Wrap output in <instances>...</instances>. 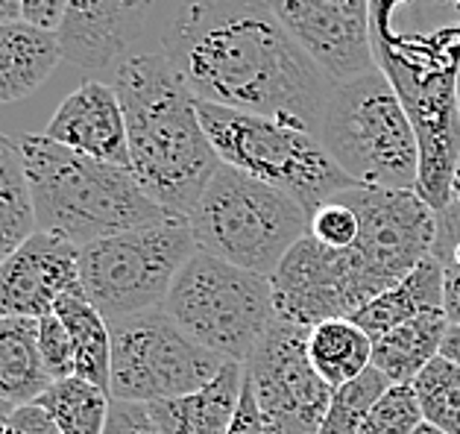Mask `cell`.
Wrapping results in <instances>:
<instances>
[{"label":"cell","instance_id":"4fadbf2b","mask_svg":"<svg viewBox=\"0 0 460 434\" xmlns=\"http://www.w3.org/2000/svg\"><path fill=\"white\" fill-rule=\"evenodd\" d=\"M279 317L314 329L325 320L352 317L369 299L346 250H329L305 235L270 276Z\"/></svg>","mask_w":460,"mask_h":434},{"label":"cell","instance_id":"ab89813d","mask_svg":"<svg viewBox=\"0 0 460 434\" xmlns=\"http://www.w3.org/2000/svg\"><path fill=\"white\" fill-rule=\"evenodd\" d=\"M413 434H446L443 429H437V426H431V422H422V426L413 431Z\"/></svg>","mask_w":460,"mask_h":434},{"label":"cell","instance_id":"f35d334b","mask_svg":"<svg viewBox=\"0 0 460 434\" xmlns=\"http://www.w3.org/2000/svg\"><path fill=\"white\" fill-rule=\"evenodd\" d=\"M452 203H460V159H457V168L452 176Z\"/></svg>","mask_w":460,"mask_h":434},{"label":"cell","instance_id":"f1b7e54d","mask_svg":"<svg viewBox=\"0 0 460 434\" xmlns=\"http://www.w3.org/2000/svg\"><path fill=\"white\" fill-rule=\"evenodd\" d=\"M358 232H361V224H358L355 208L341 194L325 199L308 215V235L329 250H349L358 241Z\"/></svg>","mask_w":460,"mask_h":434},{"label":"cell","instance_id":"ffe728a7","mask_svg":"<svg viewBox=\"0 0 460 434\" xmlns=\"http://www.w3.org/2000/svg\"><path fill=\"white\" fill-rule=\"evenodd\" d=\"M443 291H446V273L443 264L429 255L417 270H411L405 279L396 282L390 291L378 294L376 299L355 311L349 320H355L358 326L373 341L381 335H387L390 329L402 326L420 314H429V311H443Z\"/></svg>","mask_w":460,"mask_h":434},{"label":"cell","instance_id":"9a60e30c","mask_svg":"<svg viewBox=\"0 0 460 434\" xmlns=\"http://www.w3.org/2000/svg\"><path fill=\"white\" fill-rule=\"evenodd\" d=\"M76 244L36 229L0 264V314L41 320L62 297L83 291Z\"/></svg>","mask_w":460,"mask_h":434},{"label":"cell","instance_id":"f546056e","mask_svg":"<svg viewBox=\"0 0 460 434\" xmlns=\"http://www.w3.org/2000/svg\"><path fill=\"white\" fill-rule=\"evenodd\" d=\"M30 185H27V164L21 144L0 132V215L30 208Z\"/></svg>","mask_w":460,"mask_h":434},{"label":"cell","instance_id":"d6a6232c","mask_svg":"<svg viewBox=\"0 0 460 434\" xmlns=\"http://www.w3.org/2000/svg\"><path fill=\"white\" fill-rule=\"evenodd\" d=\"M6 434H62L53 417L39 403L21 405L6 417Z\"/></svg>","mask_w":460,"mask_h":434},{"label":"cell","instance_id":"2e32d148","mask_svg":"<svg viewBox=\"0 0 460 434\" xmlns=\"http://www.w3.org/2000/svg\"><path fill=\"white\" fill-rule=\"evenodd\" d=\"M153 0H68L59 27L62 57L76 68L103 71L141 39Z\"/></svg>","mask_w":460,"mask_h":434},{"label":"cell","instance_id":"1f68e13d","mask_svg":"<svg viewBox=\"0 0 460 434\" xmlns=\"http://www.w3.org/2000/svg\"><path fill=\"white\" fill-rule=\"evenodd\" d=\"M103 434H162V431L155 429L147 405L111 399V411H109Z\"/></svg>","mask_w":460,"mask_h":434},{"label":"cell","instance_id":"5b68a950","mask_svg":"<svg viewBox=\"0 0 460 434\" xmlns=\"http://www.w3.org/2000/svg\"><path fill=\"white\" fill-rule=\"evenodd\" d=\"M317 138L358 188L417 191V127L399 92L378 68L332 85Z\"/></svg>","mask_w":460,"mask_h":434},{"label":"cell","instance_id":"8992f818","mask_svg":"<svg viewBox=\"0 0 460 434\" xmlns=\"http://www.w3.org/2000/svg\"><path fill=\"white\" fill-rule=\"evenodd\" d=\"M188 226L197 250L270 279L285 255L308 235V211L279 188L220 164Z\"/></svg>","mask_w":460,"mask_h":434},{"label":"cell","instance_id":"4316f807","mask_svg":"<svg viewBox=\"0 0 460 434\" xmlns=\"http://www.w3.org/2000/svg\"><path fill=\"white\" fill-rule=\"evenodd\" d=\"M390 387V382L376 367L352 378L349 385L338 387L332 394V405L325 411V420L317 434H361V426L369 408L378 403V396Z\"/></svg>","mask_w":460,"mask_h":434},{"label":"cell","instance_id":"836d02e7","mask_svg":"<svg viewBox=\"0 0 460 434\" xmlns=\"http://www.w3.org/2000/svg\"><path fill=\"white\" fill-rule=\"evenodd\" d=\"M65 6H68V0H21V13H24L27 24L50 32H59Z\"/></svg>","mask_w":460,"mask_h":434},{"label":"cell","instance_id":"d6986e66","mask_svg":"<svg viewBox=\"0 0 460 434\" xmlns=\"http://www.w3.org/2000/svg\"><path fill=\"white\" fill-rule=\"evenodd\" d=\"M59 59L65 57L56 32L39 30L27 21L0 24V103L30 97L48 83Z\"/></svg>","mask_w":460,"mask_h":434},{"label":"cell","instance_id":"603a6c76","mask_svg":"<svg viewBox=\"0 0 460 434\" xmlns=\"http://www.w3.org/2000/svg\"><path fill=\"white\" fill-rule=\"evenodd\" d=\"M376 341L355 320H325L308 332V359L323 382L338 391L373 367Z\"/></svg>","mask_w":460,"mask_h":434},{"label":"cell","instance_id":"d590c367","mask_svg":"<svg viewBox=\"0 0 460 434\" xmlns=\"http://www.w3.org/2000/svg\"><path fill=\"white\" fill-rule=\"evenodd\" d=\"M446 291H443V311L452 326H460V267H443Z\"/></svg>","mask_w":460,"mask_h":434},{"label":"cell","instance_id":"cb8c5ba5","mask_svg":"<svg viewBox=\"0 0 460 434\" xmlns=\"http://www.w3.org/2000/svg\"><path fill=\"white\" fill-rule=\"evenodd\" d=\"M53 314L62 320L74 343V376L109 391L111 385V335L109 323L88 303L85 291L62 297Z\"/></svg>","mask_w":460,"mask_h":434},{"label":"cell","instance_id":"8fae6325","mask_svg":"<svg viewBox=\"0 0 460 434\" xmlns=\"http://www.w3.org/2000/svg\"><path fill=\"white\" fill-rule=\"evenodd\" d=\"M341 197L355 208L358 241L349 261L367 299L390 291L434 252L437 211L417 191H381V188H346Z\"/></svg>","mask_w":460,"mask_h":434},{"label":"cell","instance_id":"44dd1931","mask_svg":"<svg viewBox=\"0 0 460 434\" xmlns=\"http://www.w3.org/2000/svg\"><path fill=\"white\" fill-rule=\"evenodd\" d=\"M48 373L39 350V320L0 317V399L13 408L32 405L50 391Z\"/></svg>","mask_w":460,"mask_h":434},{"label":"cell","instance_id":"9c48e42d","mask_svg":"<svg viewBox=\"0 0 460 434\" xmlns=\"http://www.w3.org/2000/svg\"><path fill=\"white\" fill-rule=\"evenodd\" d=\"M194 252V232L179 217L94 241L80 250L83 291L106 323L162 308Z\"/></svg>","mask_w":460,"mask_h":434},{"label":"cell","instance_id":"d4e9b609","mask_svg":"<svg viewBox=\"0 0 460 434\" xmlns=\"http://www.w3.org/2000/svg\"><path fill=\"white\" fill-rule=\"evenodd\" d=\"M39 405L53 417L62 434H103L111 411V394L85 378H59Z\"/></svg>","mask_w":460,"mask_h":434},{"label":"cell","instance_id":"ee69618b","mask_svg":"<svg viewBox=\"0 0 460 434\" xmlns=\"http://www.w3.org/2000/svg\"><path fill=\"white\" fill-rule=\"evenodd\" d=\"M0 317H4V314H0Z\"/></svg>","mask_w":460,"mask_h":434},{"label":"cell","instance_id":"5bb4252c","mask_svg":"<svg viewBox=\"0 0 460 434\" xmlns=\"http://www.w3.org/2000/svg\"><path fill=\"white\" fill-rule=\"evenodd\" d=\"M332 83L376 71L369 0H267Z\"/></svg>","mask_w":460,"mask_h":434},{"label":"cell","instance_id":"7402d4cb","mask_svg":"<svg viewBox=\"0 0 460 434\" xmlns=\"http://www.w3.org/2000/svg\"><path fill=\"white\" fill-rule=\"evenodd\" d=\"M446 311H429L381 335L373 347V367L390 385H411L434 359H440L446 332Z\"/></svg>","mask_w":460,"mask_h":434},{"label":"cell","instance_id":"7c38bea8","mask_svg":"<svg viewBox=\"0 0 460 434\" xmlns=\"http://www.w3.org/2000/svg\"><path fill=\"white\" fill-rule=\"evenodd\" d=\"M308 332L299 323L276 317L243 361V378L270 434H317L332 405L334 391L308 359Z\"/></svg>","mask_w":460,"mask_h":434},{"label":"cell","instance_id":"83f0119b","mask_svg":"<svg viewBox=\"0 0 460 434\" xmlns=\"http://www.w3.org/2000/svg\"><path fill=\"white\" fill-rule=\"evenodd\" d=\"M425 422L413 385H390L369 408L361 434H413Z\"/></svg>","mask_w":460,"mask_h":434},{"label":"cell","instance_id":"4dcf8cb0","mask_svg":"<svg viewBox=\"0 0 460 434\" xmlns=\"http://www.w3.org/2000/svg\"><path fill=\"white\" fill-rule=\"evenodd\" d=\"M39 350L53 382L74 376V343L68 329L62 326V320L56 314L39 320Z\"/></svg>","mask_w":460,"mask_h":434},{"label":"cell","instance_id":"7bdbcfd3","mask_svg":"<svg viewBox=\"0 0 460 434\" xmlns=\"http://www.w3.org/2000/svg\"><path fill=\"white\" fill-rule=\"evenodd\" d=\"M0 434H6V414H0Z\"/></svg>","mask_w":460,"mask_h":434},{"label":"cell","instance_id":"277c9868","mask_svg":"<svg viewBox=\"0 0 460 434\" xmlns=\"http://www.w3.org/2000/svg\"><path fill=\"white\" fill-rule=\"evenodd\" d=\"M36 229L88 247L120 232L171 220L129 168L74 153L48 136L21 138Z\"/></svg>","mask_w":460,"mask_h":434},{"label":"cell","instance_id":"8d00e7d4","mask_svg":"<svg viewBox=\"0 0 460 434\" xmlns=\"http://www.w3.org/2000/svg\"><path fill=\"white\" fill-rule=\"evenodd\" d=\"M440 355H443V359L452 361V364H457V367H460V326H448Z\"/></svg>","mask_w":460,"mask_h":434},{"label":"cell","instance_id":"60d3db41","mask_svg":"<svg viewBox=\"0 0 460 434\" xmlns=\"http://www.w3.org/2000/svg\"><path fill=\"white\" fill-rule=\"evenodd\" d=\"M13 411H15L13 405H9V403H4V399H0V414H6V417H9V414H13Z\"/></svg>","mask_w":460,"mask_h":434},{"label":"cell","instance_id":"52a82bcc","mask_svg":"<svg viewBox=\"0 0 460 434\" xmlns=\"http://www.w3.org/2000/svg\"><path fill=\"white\" fill-rule=\"evenodd\" d=\"M162 308L199 347L238 364L250 359L279 317L267 276L203 250L185 261Z\"/></svg>","mask_w":460,"mask_h":434},{"label":"cell","instance_id":"74e56055","mask_svg":"<svg viewBox=\"0 0 460 434\" xmlns=\"http://www.w3.org/2000/svg\"><path fill=\"white\" fill-rule=\"evenodd\" d=\"M9 21H24L21 0H0V24H9Z\"/></svg>","mask_w":460,"mask_h":434},{"label":"cell","instance_id":"e0dca14e","mask_svg":"<svg viewBox=\"0 0 460 434\" xmlns=\"http://www.w3.org/2000/svg\"><path fill=\"white\" fill-rule=\"evenodd\" d=\"M44 136L88 159L129 168L127 120H123L118 92L100 80H85L65 97Z\"/></svg>","mask_w":460,"mask_h":434},{"label":"cell","instance_id":"7a4b0ae2","mask_svg":"<svg viewBox=\"0 0 460 434\" xmlns=\"http://www.w3.org/2000/svg\"><path fill=\"white\" fill-rule=\"evenodd\" d=\"M378 71L396 88L420 136L417 194L434 211L452 203L460 159V0H369Z\"/></svg>","mask_w":460,"mask_h":434},{"label":"cell","instance_id":"30bf717a","mask_svg":"<svg viewBox=\"0 0 460 434\" xmlns=\"http://www.w3.org/2000/svg\"><path fill=\"white\" fill-rule=\"evenodd\" d=\"M111 335V399L120 403H164L215 382L229 361L199 347L164 308L109 320Z\"/></svg>","mask_w":460,"mask_h":434},{"label":"cell","instance_id":"ac0fdd59","mask_svg":"<svg viewBox=\"0 0 460 434\" xmlns=\"http://www.w3.org/2000/svg\"><path fill=\"white\" fill-rule=\"evenodd\" d=\"M243 394V364L229 361L215 382L199 391L150 403L147 411L162 434H229Z\"/></svg>","mask_w":460,"mask_h":434},{"label":"cell","instance_id":"6da1fadb","mask_svg":"<svg viewBox=\"0 0 460 434\" xmlns=\"http://www.w3.org/2000/svg\"><path fill=\"white\" fill-rule=\"evenodd\" d=\"M162 53L197 103L282 120L317 136L332 80L267 0H188Z\"/></svg>","mask_w":460,"mask_h":434},{"label":"cell","instance_id":"3957f363","mask_svg":"<svg viewBox=\"0 0 460 434\" xmlns=\"http://www.w3.org/2000/svg\"><path fill=\"white\" fill-rule=\"evenodd\" d=\"M129 141V171L164 215L188 220L220 171L199 103L159 53L127 57L115 71Z\"/></svg>","mask_w":460,"mask_h":434},{"label":"cell","instance_id":"b9f144b4","mask_svg":"<svg viewBox=\"0 0 460 434\" xmlns=\"http://www.w3.org/2000/svg\"><path fill=\"white\" fill-rule=\"evenodd\" d=\"M455 97H457V118H460V71H457V85H455Z\"/></svg>","mask_w":460,"mask_h":434},{"label":"cell","instance_id":"e575fe53","mask_svg":"<svg viewBox=\"0 0 460 434\" xmlns=\"http://www.w3.org/2000/svg\"><path fill=\"white\" fill-rule=\"evenodd\" d=\"M229 434H270V429H267V422L261 417V411H258L252 387L246 385V378H243V394H241L238 414H234V420H232Z\"/></svg>","mask_w":460,"mask_h":434},{"label":"cell","instance_id":"ba28073f","mask_svg":"<svg viewBox=\"0 0 460 434\" xmlns=\"http://www.w3.org/2000/svg\"><path fill=\"white\" fill-rule=\"evenodd\" d=\"M199 120L223 164L285 191L308 215L325 199L355 188L308 129L208 103H199Z\"/></svg>","mask_w":460,"mask_h":434},{"label":"cell","instance_id":"484cf974","mask_svg":"<svg viewBox=\"0 0 460 434\" xmlns=\"http://www.w3.org/2000/svg\"><path fill=\"white\" fill-rule=\"evenodd\" d=\"M422 417L446 434H460V367L448 359H434L413 378Z\"/></svg>","mask_w":460,"mask_h":434}]
</instances>
